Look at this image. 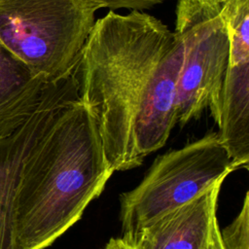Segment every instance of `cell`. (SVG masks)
Returning a JSON list of instances; mask_svg holds the SVG:
<instances>
[{
	"mask_svg": "<svg viewBox=\"0 0 249 249\" xmlns=\"http://www.w3.org/2000/svg\"><path fill=\"white\" fill-rule=\"evenodd\" d=\"M80 60L51 80L0 140V249H44L82 217L114 170L80 95Z\"/></svg>",
	"mask_w": 249,
	"mask_h": 249,
	"instance_id": "cell-1",
	"label": "cell"
},
{
	"mask_svg": "<svg viewBox=\"0 0 249 249\" xmlns=\"http://www.w3.org/2000/svg\"><path fill=\"white\" fill-rule=\"evenodd\" d=\"M183 44L155 17L110 11L81 52L80 95L95 118L115 170L138 166L161 148L176 123Z\"/></svg>",
	"mask_w": 249,
	"mask_h": 249,
	"instance_id": "cell-2",
	"label": "cell"
},
{
	"mask_svg": "<svg viewBox=\"0 0 249 249\" xmlns=\"http://www.w3.org/2000/svg\"><path fill=\"white\" fill-rule=\"evenodd\" d=\"M100 0H0V41L36 76L64 75L94 25Z\"/></svg>",
	"mask_w": 249,
	"mask_h": 249,
	"instance_id": "cell-3",
	"label": "cell"
},
{
	"mask_svg": "<svg viewBox=\"0 0 249 249\" xmlns=\"http://www.w3.org/2000/svg\"><path fill=\"white\" fill-rule=\"evenodd\" d=\"M234 170L216 132L160 156L141 183L121 196L122 238L136 245L148 226Z\"/></svg>",
	"mask_w": 249,
	"mask_h": 249,
	"instance_id": "cell-4",
	"label": "cell"
},
{
	"mask_svg": "<svg viewBox=\"0 0 249 249\" xmlns=\"http://www.w3.org/2000/svg\"><path fill=\"white\" fill-rule=\"evenodd\" d=\"M175 33L183 44L176 91V123L216 111L229 57L223 0H177Z\"/></svg>",
	"mask_w": 249,
	"mask_h": 249,
	"instance_id": "cell-5",
	"label": "cell"
},
{
	"mask_svg": "<svg viewBox=\"0 0 249 249\" xmlns=\"http://www.w3.org/2000/svg\"><path fill=\"white\" fill-rule=\"evenodd\" d=\"M229 57L216 111L219 136L229 144L249 138V0H223Z\"/></svg>",
	"mask_w": 249,
	"mask_h": 249,
	"instance_id": "cell-6",
	"label": "cell"
},
{
	"mask_svg": "<svg viewBox=\"0 0 249 249\" xmlns=\"http://www.w3.org/2000/svg\"><path fill=\"white\" fill-rule=\"evenodd\" d=\"M224 180L191 201L163 215L140 234L137 249H204L214 222Z\"/></svg>",
	"mask_w": 249,
	"mask_h": 249,
	"instance_id": "cell-7",
	"label": "cell"
},
{
	"mask_svg": "<svg viewBox=\"0 0 249 249\" xmlns=\"http://www.w3.org/2000/svg\"><path fill=\"white\" fill-rule=\"evenodd\" d=\"M50 81L36 76L0 41V140L31 115Z\"/></svg>",
	"mask_w": 249,
	"mask_h": 249,
	"instance_id": "cell-8",
	"label": "cell"
},
{
	"mask_svg": "<svg viewBox=\"0 0 249 249\" xmlns=\"http://www.w3.org/2000/svg\"><path fill=\"white\" fill-rule=\"evenodd\" d=\"M224 249H249V195L246 193L242 208L235 219L220 230Z\"/></svg>",
	"mask_w": 249,
	"mask_h": 249,
	"instance_id": "cell-9",
	"label": "cell"
},
{
	"mask_svg": "<svg viewBox=\"0 0 249 249\" xmlns=\"http://www.w3.org/2000/svg\"><path fill=\"white\" fill-rule=\"evenodd\" d=\"M103 2L105 8L112 10L129 9L132 11H141L151 9L152 7L161 4L166 0H100Z\"/></svg>",
	"mask_w": 249,
	"mask_h": 249,
	"instance_id": "cell-10",
	"label": "cell"
},
{
	"mask_svg": "<svg viewBox=\"0 0 249 249\" xmlns=\"http://www.w3.org/2000/svg\"><path fill=\"white\" fill-rule=\"evenodd\" d=\"M204 249H224L222 240H221V233H220V227L218 224V220H216L213 224L209 240L206 246L204 247Z\"/></svg>",
	"mask_w": 249,
	"mask_h": 249,
	"instance_id": "cell-11",
	"label": "cell"
},
{
	"mask_svg": "<svg viewBox=\"0 0 249 249\" xmlns=\"http://www.w3.org/2000/svg\"><path fill=\"white\" fill-rule=\"evenodd\" d=\"M104 249H137L135 245H132L121 238H111L106 244Z\"/></svg>",
	"mask_w": 249,
	"mask_h": 249,
	"instance_id": "cell-12",
	"label": "cell"
}]
</instances>
